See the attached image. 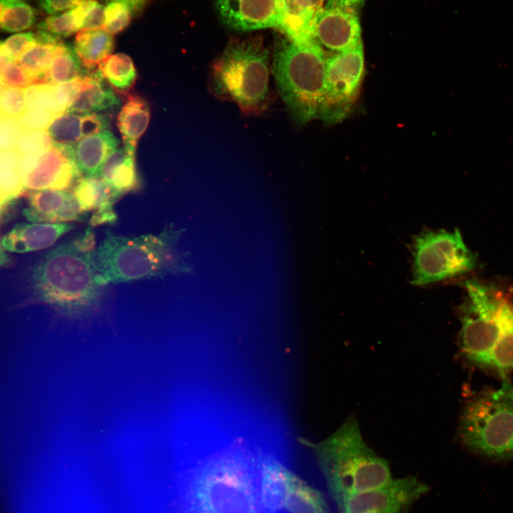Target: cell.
<instances>
[{
    "label": "cell",
    "mask_w": 513,
    "mask_h": 513,
    "mask_svg": "<svg viewBox=\"0 0 513 513\" xmlns=\"http://www.w3.org/2000/svg\"><path fill=\"white\" fill-rule=\"evenodd\" d=\"M513 370V305L505 301L499 340L489 358L486 371L501 378Z\"/></svg>",
    "instance_id": "d4e9b609"
},
{
    "label": "cell",
    "mask_w": 513,
    "mask_h": 513,
    "mask_svg": "<svg viewBox=\"0 0 513 513\" xmlns=\"http://www.w3.org/2000/svg\"><path fill=\"white\" fill-rule=\"evenodd\" d=\"M40 154L31 153L21 155L16 170L21 181L36 167Z\"/></svg>",
    "instance_id": "60d3db41"
},
{
    "label": "cell",
    "mask_w": 513,
    "mask_h": 513,
    "mask_svg": "<svg viewBox=\"0 0 513 513\" xmlns=\"http://www.w3.org/2000/svg\"><path fill=\"white\" fill-rule=\"evenodd\" d=\"M224 24L238 31L276 28H291V0H216Z\"/></svg>",
    "instance_id": "8fae6325"
},
{
    "label": "cell",
    "mask_w": 513,
    "mask_h": 513,
    "mask_svg": "<svg viewBox=\"0 0 513 513\" xmlns=\"http://www.w3.org/2000/svg\"><path fill=\"white\" fill-rule=\"evenodd\" d=\"M56 84L29 86L24 90L26 110H43L58 116L65 113L57 103Z\"/></svg>",
    "instance_id": "f546056e"
},
{
    "label": "cell",
    "mask_w": 513,
    "mask_h": 513,
    "mask_svg": "<svg viewBox=\"0 0 513 513\" xmlns=\"http://www.w3.org/2000/svg\"><path fill=\"white\" fill-rule=\"evenodd\" d=\"M467 300L461 312L460 350L473 366L486 370L502 326L505 300L475 281L465 284Z\"/></svg>",
    "instance_id": "52a82bcc"
},
{
    "label": "cell",
    "mask_w": 513,
    "mask_h": 513,
    "mask_svg": "<svg viewBox=\"0 0 513 513\" xmlns=\"http://www.w3.org/2000/svg\"><path fill=\"white\" fill-rule=\"evenodd\" d=\"M37 41L36 33L24 32L11 36L2 43L11 61H17L25 51L34 46Z\"/></svg>",
    "instance_id": "74e56055"
},
{
    "label": "cell",
    "mask_w": 513,
    "mask_h": 513,
    "mask_svg": "<svg viewBox=\"0 0 513 513\" xmlns=\"http://www.w3.org/2000/svg\"><path fill=\"white\" fill-rule=\"evenodd\" d=\"M259 453L237 441L202 460L180 484V512L265 513Z\"/></svg>",
    "instance_id": "6da1fadb"
},
{
    "label": "cell",
    "mask_w": 513,
    "mask_h": 513,
    "mask_svg": "<svg viewBox=\"0 0 513 513\" xmlns=\"http://www.w3.org/2000/svg\"><path fill=\"white\" fill-rule=\"evenodd\" d=\"M98 75L122 95H126L135 84L136 70L131 58L125 53L110 54L98 66Z\"/></svg>",
    "instance_id": "484cf974"
},
{
    "label": "cell",
    "mask_w": 513,
    "mask_h": 513,
    "mask_svg": "<svg viewBox=\"0 0 513 513\" xmlns=\"http://www.w3.org/2000/svg\"><path fill=\"white\" fill-rule=\"evenodd\" d=\"M11 61L8 54L5 51L2 42H0V83H1V74L5 65Z\"/></svg>",
    "instance_id": "bcb514c9"
},
{
    "label": "cell",
    "mask_w": 513,
    "mask_h": 513,
    "mask_svg": "<svg viewBox=\"0 0 513 513\" xmlns=\"http://www.w3.org/2000/svg\"><path fill=\"white\" fill-rule=\"evenodd\" d=\"M23 215L32 222L67 223L83 221L87 212L83 210L71 191L43 190L24 195Z\"/></svg>",
    "instance_id": "4fadbf2b"
},
{
    "label": "cell",
    "mask_w": 513,
    "mask_h": 513,
    "mask_svg": "<svg viewBox=\"0 0 513 513\" xmlns=\"http://www.w3.org/2000/svg\"><path fill=\"white\" fill-rule=\"evenodd\" d=\"M83 68L73 49L67 46L53 58L46 71L47 83L59 84L71 81L86 72Z\"/></svg>",
    "instance_id": "83f0119b"
},
{
    "label": "cell",
    "mask_w": 513,
    "mask_h": 513,
    "mask_svg": "<svg viewBox=\"0 0 513 513\" xmlns=\"http://www.w3.org/2000/svg\"><path fill=\"white\" fill-rule=\"evenodd\" d=\"M113 49V35L103 28L79 31L75 38L73 51L88 71L97 67Z\"/></svg>",
    "instance_id": "7402d4cb"
},
{
    "label": "cell",
    "mask_w": 513,
    "mask_h": 513,
    "mask_svg": "<svg viewBox=\"0 0 513 513\" xmlns=\"http://www.w3.org/2000/svg\"><path fill=\"white\" fill-rule=\"evenodd\" d=\"M118 145V139L106 130L71 145V152L82 176H99L104 162Z\"/></svg>",
    "instance_id": "e0dca14e"
},
{
    "label": "cell",
    "mask_w": 513,
    "mask_h": 513,
    "mask_svg": "<svg viewBox=\"0 0 513 513\" xmlns=\"http://www.w3.org/2000/svg\"><path fill=\"white\" fill-rule=\"evenodd\" d=\"M184 229L172 225L161 232L125 237L107 231L93 252L99 285L192 272L187 256L177 248Z\"/></svg>",
    "instance_id": "7a4b0ae2"
},
{
    "label": "cell",
    "mask_w": 513,
    "mask_h": 513,
    "mask_svg": "<svg viewBox=\"0 0 513 513\" xmlns=\"http://www.w3.org/2000/svg\"><path fill=\"white\" fill-rule=\"evenodd\" d=\"M56 117L47 110H26L18 120L24 131H44Z\"/></svg>",
    "instance_id": "8d00e7d4"
},
{
    "label": "cell",
    "mask_w": 513,
    "mask_h": 513,
    "mask_svg": "<svg viewBox=\"0 0 513 513\" xmlns=\"http://www.w3.org/2000/svg\"><path fill=\"white\" fill-rule=\"evenodd\" d=\"M269 53L257 40L229 43L214 63L212 91L247 114L261 112L269 93Z\"/></svg>",
    "instance_id": "8992f818"
},
{
    "label": "cell",
    "mask_w": 513,
    "mask_h": 513,
    "mask_svg": "<svg viewBox=\"0 0 513 513\" xmlns=\"http://www.w3.org/2000/svg\"><path fill=\"white\" fill-rule=\"evenodd\" d=\"M21 1H26V0H21Z\"/></svg>",
    "instance_id": "681fc988"
},
{
    "label": "cell",
    "mask_w": 513,
    "mask_h": 513,
    "mask_svg": "<svg viewBox=\"0 0 513 513\" xmlns=\"http://www.w3.org/2000/svg\"><path fill=\"white\" fill-rule=\"evenodd\" d=\"M73 2L74 0H41L40 6L46 14L51 15L72 9Z\"/></svg>",
    "instance_id": "7bdbcfd3"
},
{
    "label": "cell",
    "mask_w": 513,
    "mask_h": 513,
    "mask_svg": "<svg viewBox=\"0 0 513 513\" xmlns=\"http://www.w3.org/2000/svg\"><path fill=\"white\" fill-rule=\"evenodd\" d=\"M1 85H2V83H0V86H1Z\"/></svg>",
    "instance_id": "c3c4849f"
},
{
    "label": "cell",
    "mask_w": 513,
    "mask_h": 513,
    "mask_svg": "<svg viewBox=\"0 0 513 513\" xmlns=\"http://www.w3.org/2000/svg\"><path fill=\"white\" fill-rule=\"evenodd\" d=\"M412 284L426 285L466 273L475 266V257L460 232L425 231L412 244Z\"/></svg>",
    "instance_id": "ba28073f"
},
{
    "label": "cell",
    "mask_w": 513,
    "mask_h": 513,
    "mask_svg": "<svg viewBox=\"0 0 513 513\" xmlns=\"http://www.w3.org/2000/svg\"><path fill=\"white\" fill-rule=\"evenodd\" d=\"M86 212H93L92 227L113 223L117 215L113 205L120 197L100 176H83L71 191Z\"/></svg>",
    "instance_id": "2e32d148"
},
{
    "label": "cell",
    "mask_w": 513,
    "mask_h": 513,
    "mask_svg": "<svg viewBox=\"0 0 513 513\" xmlns=\"http://www.w3.org/2000/svg\"><path fill=\"white\" fill-rule=\"evenodd\" d=\"M499 388L484 389L465 405L459 437L471 452L494 462L513 461V386L507 376Z\"/></svg>",
    "instance_id": "5b68a950"
},
{
    "label": "cell",
    "mask_w": 513,
    "mask_h": 513,
    "mask_svg": "<svg viewBox=\"0 0 513 513\" xmlns=\"http://www.w3.org/2000/svg\"><path fill=\"white\" fill-rule=\"evenodd\" d=\"M326 58L315 38L280 37L274 52L273 73L280 95L299 125L319 118L324 98Z\"/></svg>",
    "instance_id": "277c9868"
},
{
    "label": "cell",
    "mask_w": 513,
    "mask_h": 513,
    "mask_svg": "<svg viewBox=\"0 0 513 513\" xmlns=\"http://www.w3.org/2000/svg\"><path fill=\"white\" fill-rule=\"evenodd\" d=\"M120 105V100L113 88L97 71H86L80 90L66 112L78 114L101 113Z\"/></svg>",
    "instance_id": "d6986e66"
},
{
    "label": "cell",
    "mask_w": 513,
    "mask_h": 513,
    "mask_svg": "<svg viewBox=\"0 0 513 513\" xmlns=\"http://www.w3.org/2000/svg\"><path fill=\"white\" fill-rule=\"evenodd\" d=\"M72 9L76 16L79 31L103 28L105 8L97 0H74Z\"/></svg>",
    "instance_id": "1f68e13d"
},
{
    "label": "cell",
    "mask_w": 513,
    "mask_h": 513,
    "mask_svg": "<svg viewBox=\"0 0 513 513\" xmlns=\"http://www.w3.org/2000/svg\"><path fill=\"white\" fill-rule=\"evenodd\" d=\"M74 227L68 223H19L4 235L1 244L12 253H31L51 247Z\"/></svg>",
    "instance_id": "9a60e30c"
},
{
    "label": "cell",
    "mask_w": 513,
    "mask_h": 513,
    "mask_svg": "<svg viewBox=\"0 0 513 513\" xmlns=\"http://www.w3.org/2000/svg\"><path fill=\"white\" fill-rule=\"evenodd\" d=\"M81 177L68 146L53 144L40 154L36 167L23 180V195L43 190L71 192Z\"/></svg>",
    "instance_id": "7c38bea8"
},
{
    "label": "cell",
    "mask_w": 513,
    "mask_h": 513,
    "mask_svg": "<svg viewBox=\"0 0 513 513\" xmlns=\"http://www.w3.org/2000/svg\"><path fill=\"white\" fill-rule=\"evenodd\" d=\"M311 31L318 42L337 53L361 43L359 15L338 9L322 7L314 16Z\"/></svg>",
    "instance_id": "5bb4252c"
},
{
    "label": "cell",
    "mask_w": 513,
    "mask_h": 513,
    "mask_svg": "<svg viewBox=\"0 0 513 513\" xmlns=\"http://www.w3.org/2000/svg\"><path fill=\"white\" fill-rule=\"evenodd\" d=\"M325 0H291L292 28L296 35H313L311 26Z\"/></svg>",
    "instance_id": "4dcf8cb0"
},
{
    "label": "cell",
    "mask_w": 513,
    "mask_h": 513,
    "mask_svg": "<svg viewBox=\"0 0 513 513\" xmlns=\"http://www.w3.org/2000/svg\"><path fill=\"white\" fill-rule=\"evenodd\" d=\"M5 250L0 239V266L8 264L11 259V256L8 255Z\"/></svg>",
    "instance_id": "7dc6e473"
},
{
    "label": "cell",
    "mask_w": 513,
    "mask_h": 513,
    "mask_svg": "<svg viewBox=\"0 0 513 513\" xmlns=\"http://www.w3.org/2000/svg\"><path fill=\"white\" fill-rule=\"evenodd\" d=\"M38 29L57 37H67L79 31L76 16L72 9L51 14L38 24Z\"/></svg>",
    "instance_id": "d6a6232c"
},
{
    "label": "cell",
    "mask_w": 513,
    "mask_h": 513,
    "mask_svg": "<svg viewBox=\"0 0 513 513\" xmlns=\"http://www.w3.org/2000/svg\"><path fill=\"white\" fill-rule=\"evenodd\" d=\"M150 117L147 102L138 95H129L117 119L123 148L128 155L135 156L138 142L147 128Z\"/></svg>",
    "instance_id": "ffe728a7"
},
{
    "label": "cell",
    "mask_w": 513,
    "mask_h": 513,
    "mask_svg": "<svg viewBox=\"0 0 513 513\" xmlns=\"http://www.w3.org/2000/svg\"><path fill=\"white\" fill-rule=\"evenodd\" d=\"M23 131L18 119L0 115V152L16 149Z\"/></svg>",
    "instance_id": "ab89813d"
},
{
    "label": "cell",
    "mask_w": 513,
    "mask_h": 513,
    "mask_svg": "<svg viewBox=\"0 0 513 513\" xmlns=\"http://www.w3.org/2000/svg\"><path fill=\"white\" fill-rule=\"evenodd\" d=\"M1 81L5 86L24 90L31 86V76L17 61H9L3 69Z\"/></svg>",
    "instance_id": "f35d334b"
},
{
    "label": "cell",
    "mask_w": 513,
    "mask_h": 513,
    "mask_svg": "<svg viewBox=\"0 0 513 513\" xmlns=\"http://www.w3.org/2000/svg\"><path fill=\"white\" fill-rule=\"evenodd\" d=\"M37 43L25 51L17 61L30 76L46 72L53 58L67 46L61 39L48 32H36Z\"/></svg>",
    "instance_id": "cb8c5ba5"
},
{
    "label": "cell",
    "mask_w": 513,
    "mask_h": 513,
    "mask_svg": "<svg viewBox=\"0 0 513 513\" xmlns=\"http://www.w3.org/2000/svg\"><path fill=\"white\" fill-rule=\"evenodd\" d=\"M99 176L121 197L138 183L135 156L117 147L104 162Z\"/></svg>",
    "instance_id": "44dd1931"
},
{
    "label": "cell",
    "mask_w": 513,
    "mask_h": 513,
    "mask_svg": "<svg viewBox=\"0 0 513 513\" xmlns=\"http://www.w3.org/2000/svg\"><path fill=\"white\" fill-rule=\"evenodd\" d=\"M131 11L125 4L110 1L104 9V24L103 28L111 35L123 31L131 20Z\"/></svg>",
    "instance_id": "836d02e7"
},
{
    "label": "cell",
    "mask_w": 513,
    "mask_h": 513,
    "mask_svg": "<svg viewBox=\"0 0 513 513\" xmlns=\"http://www.w3.org/2000/svg\"><path fill=\"white\" fill-rule=\"evenodd\" d=\"M364 0H326V7L338 9L359 15Z\"/></svg>",
    "instance_id": "b9f144b4"
},
{
    "label": "cell",
    "mask_w": 513,
    "mask_h": 513,
    "mask_svg": "<svg viewBox=\"0 0 513 513\" xmlns=\"http://www.w3.org/2000/svg\"><path fill=\"white\" fill-rule=\"evenodd\" d=\"M37 20L34 8L21 0H0V30L19 32L32 27Z\"/></svg>",
    "instance_id": "4316f807"
},
{
    "label": "cell",
    "mask_w": 513,
    "mask_h": 513,
    "mask_svg": "<svg viewBox=\"0 0 513 513\" xmlns=\"http://www.w3.org/2000/svg\"><path fill=\"white\" fill-rule=\"evenodd\" d=\"M48 132L53 144L73 145L83 139L82 115L65 112L57 116L50 125Z\"/></svg>",
    "instance_id": "f1b7e54d"
},
{
    "label": "cell",
    "mask_w": 513,
    "mask_h": 513,
    "mask_svg": "<svg viewBox=\"0 0 513 513\" xmlns=\"http://www.w3.org/2000/svg\"><path fill=\"white\" fill-rule=\"evenodd\" d=\"M21 154L16 150L0 152V172L16 169Z\"/></svg>",
    "instance_id": "ee69618b"
},
{
    "label": "cell",
    "mask_w": 513,
    "mask_h": 513,
    "mask_svg": "<svg viewBox=\"0 0 513 513\" xmlns=\"http://www.w3.org/2000/svg\"><path fill=\"white\" fill-rule=\"evenodd\" d=\"M429 487L416 477L393 480L378 488L342 497L339 513H406Z\"/></svg>",
    "instance_id": "30bf717a"
},
{
    "label": "cell",
    "mask_w": 513,
    "mask_h": 513,
    "mask_svg": "<svg viewBox=\"0 0 513 513\" xmlns=\"http://www.w3.org/2000/svg\"><path fill=\"white\" fill-rule=\"evenodd\" d=\"M284 509L290 513H330L321 492L289 471Z\"/></svg>",
    "instance_id": "603a6c76"
},
{
    "label": "cell",
    "mask_w": 513,
    "mask_h": 513,
    "mask_svg": "<svg viewBox=\"0 0 513 513\" xmlns=\"http://www.w3.org/2000/svg\"><path fill=\"white\" fill-rule=\"evenodd\" d=\"M110 1H118L126 4L133 14L140 11L149 0H105Z\"/></svg>",
    "instance_id": "f6af8a7d"
},
{
    "label": "cell",
    "mask_w": 513,
    "mask_h": 513,
    "mask_svg": "<svg viewBox=\"0 0 513 513\" xmlns=\"http://www.w3.org/2000/svg\"><path fill=\"white\" fill-rule=\"evenodd\" d=\"M289 471L273 457L259 452V491L265 513H279L284 509Z\"/></svg>",
    "instance_id": "ac0fdd59"
},
{
    "label": "cell",
    "mask_w": 513,
    "mask_h": 513,
    "mask_svg": "<svg viewBox=\"0 0 513 513\" xmlns=\"http://www.w3.org/2000/svg\"><path fill=\"white\" fill-rule=\"evenodd\" d=\"M326 66L324 98L319 119L336 123L348 115L358 98L364 75L362 42L326 58Z\"/></svg>",
    "instance_id": "9c48e42d"
},
{
    "label": "cell",
    "mask_w": 513,
    "mask_h": 513,
    "mask_svg": "<svg viewBox=\"0 0 513 513\" xmlns=\"http://www.w3.org/2000/svg\"><path fill=\"white\" fill-rule=\"evenodd\" d=\"M26 110L23 89L0 86V115L18 119Z\"/></svg>",
    "instance_id": "e575fe53"
},
{
    "label": "cell",
    "mask_w": 513,
    "mask_h": 513,
    "mask_svg": "<svg viewBox=\"0 0 513 513\" xmlns=\"http://www.w3.org/2000/svg\"><path fill=\"white\" fill-rule=\"evenodd\" d=\"M53 146L48 132L23 131L19 138L16 150L21 154L41 153Z\"/></svg>",
    "instance_id": "d590c367"
},
{
    "label": "cell",
    "mask_w": 513,
    "mask_h": 513,
    "mask_svg": "<svg viewBox=\"0 0 513 513\" xmlns=\"http://www.w3.org/2000/svg\"><path fill=\"white\" fill-rule=\"evenodd\" d=\"M311 446L334 499L378 488L392 480L388 462L364 442L358 423L350 416L329 437Z\"/></svg>",
    "instance_id": "3957f363"
}]
</instances>
